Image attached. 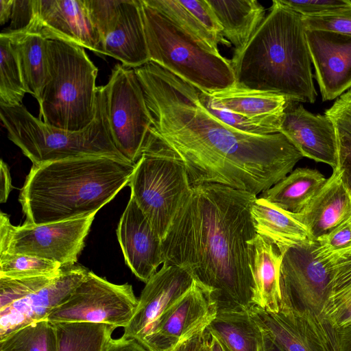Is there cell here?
Wrapping results in <instances>:
<instances>
[{
  "label": "cell",
  "mask_w": 351,
  "mask_h": 351,
  "mask_svg": "<svg viewBox=\"0 0 351 351\" xmlns=\"http://www.w3.org/2000/svg\"><path fill=\"white\" fill-rule=\"evenodd\" d=\"M337 132L339 145L337 169L343 184L351 195V135L337 128Z\"/></svg>",
  "instance_id": "obj_42"
},
{
  "label": "cell",
  "mask_w": 351,
  "mask_h": 351,
  "mask_svg": "<svg viewBox=\"0 0 351 351\" xmlns=\"http://www.w3.org/2000/svg\"><path fill=\"white\" fill-rule=\"evenodd\" d=\"M117 236L125 263L146 283L163 264L162 241L130 196L119 220Z\"/></svg>",
  "instance_id": "obj_20"
},
{
  "label": "cell",
  "mask_w": 351,
  "mask_h": 351,
  "mask_svg": "<svg viewBox=\"0 0 351 351\" xmlns=\"http://www.w3.org/2000/svg\"><path fill=\"white\" fill-rule=\"evenodd\" d=\"M323 317L337 328L351 322V262L337 276Z\"/></svg>",
  "instance_id": "obj_35"
},
{
  "label": "cell",
  "mask_w": 351,
  "mask_h": 351,
  "mask_svg": "<svg viewBox=\"0 0 351 351\" xmlns=\"http://www.w3.org/2000/svg\"><path fill=\"white\" fill-rule=\"evenodd\" d=\"M102 89L112 141L122 156L136 165L147 145L153 122L134 69L117 64Z\"/></svg>",
  "instance_id": "obj_10"
},
{
  "label": "cell",
  "mask_w": 351,
  "mask_h": 351,
  "mask_svg": "<svg viewBox=\"0 0 351 351\" xmlns=\"http://www.w3.org/2000/svg\"><path fill=\"white\" fill-rule=\"evenodd\" d=\"M306 30H320L351 36V4L314 16H302Z\"/></svg>",
  "instance_id": "obj_37"
},
{
  "label": "cell",
  "mask_w": 351,
  "mask_h": 351,
  "mask_svg": "<svg viewBox=\"0 0 351 351\" xmlns=\"http://www.w3.org/2000/svg\"><path fill=\"white\" fill-rule=\"evenodd\" d=\"M315 78L322 101H331L351 89V36L306 30Z\"/></svg>",
  "instance_id": "obj_19"
},
{
  "label": "cell",
  "mask_w": 351,
  "mask_h": 351,
  "mask_svg": "<svg viewBox=\"0 0 351 351\" xmlns=\"http://www.w3.org/2000/svg\"><path fill=\"white\" fill-rule=\"evenodd\" d=\"M198 97L201 104L210 114L231 128L254 134L265 135L272 134L268 130L256 125L242 116L219 105L214 101L208 92L198 88Z\"/></svg>",
  "instance_id": "obj_38"
},
{
  "label": "cell",
  "mask_w": 351,
  "mask_h": 351,
  "mask_svg": "<svg viewBox=\"0 0 351 351\" xmlns=\"http://www.w3.org/2000/svg\"><path fill=\"white\" fill-rule=\"evenodd\" d=\"M57 351H102L116 327L86 322L53 324Z\"/></svg>",
  "instance_id": "obj_31"
},
{
  "label": "cell",
  "mask_w": 351,
  "mask_h": 351,
  "mask_svg": "<svg viewBox=\"0 0 351 351\" xmlns=\"http://www.w3.org/2000/svg\"><path fill=\"white\" fill-rule=\"evenodd\" d=\"M279 132L306 157L330 165L339 166L337 128L326 114H313L300 102L287 101Z\"/></svg>",
  "instance_id": "obj_18"
},
{
  "label": "cell",
  "mask_w": 351,
  "mask_h": 351,
  "mask_svg": "<svg viewBox=\"0 0 351 351\" xmlns=\"http://www.w3.org/2000/svg\"><path fill=\"white\" fill-rule=\"evenodd\" d=\"M302 16L274 0L247 45L230 60L238 86L313 104L317 97Z\"/></svg>",
  "instance_id": "obj_4"
},
{
  "label": "cell",
  "mask_w": 351,
  "mask_h": 351,
  "mask_svg": "<svg viewBox=\"0 0 351 351\" xmlns=\"http://www.w3.org/2000/svg\"><path fill=\"white\" fill-rule=\"evenodd\" d=\"M143 1L163 14L212 52L219 53L220 43H230L223 38L221 27L206 0Z\"/></svg>",
  "instance_id": "obj_24"
},
{
  "label": "cell",
  "mask_w": 351,
  "mask_h": 351,
  "mask_svg": "<svg viewBox=\"0 0 351 351\" xmlns=\"http://www.w3.org/2000/svg\"><path fill=\"white\" fill-rule=\"evenodd\" d=\"M265 351H283L271 339L265 335Z\"/></svg>",
  "instance_id": "obj_49"
},
{
  "label": "cell",
  "mask_w": 351,
  "mask_h": 351,
  "mask_svg": "<svg viewBox=\"0 0 351 351\" xmlns=\"http://www.w3.org/2000/svg\"><path fill=\"white\" fill-rule=\"evenodd\" d=\"M256 234L270 241L280 252L313 240L305 227L293 215L262 197H257L251 208Z\"/></svg>",
  "instance_id": "obj_27"
},
{
  "label": "cell",
  "mask_w": 351,
  "mask_h": 351,
  "mask_svg": "<svg viewBox=\"0 0 351 351\" xmlns=\"http://www.w3.org/2000/svg\"><path fill=\"white\" fill-rule=\"evenodd\" d=\"M207 329L232 351H265V335L249 309L219 311Z\"/></svg>",
  "instance_id": "obj_30"
},
{
  "label": "cell",
  "mask_w": 351,
  "mask_h": 351,
  "mask_svg": "<svg viewBox=\"0 0 351 351\" xmlns=\"http://www.w3.org/2000/svg\"><path fill=\"white\" fill-rule=\"evenodd\" d=\"M134 167L103 156L32 165L19 197L24 223L46 224L97 213L128 184Z\"/></svg>",
  "instance_id": "obj_3"
},
{
  "label": "cell",
  "mask_w": 351,
  "mask_h": 351,
  "mask_svg": "<svg viewBox=\"0 0 351 351\" xmlns=\"http://www.w3.org/2000/svg\"><path fill=\"white\" fill-rule=\"evenodd\" d=\"M281 254L280 308L324 317L337 276L351 261V249L321 254L316 251V241L311 240Z\"/></svg>",
  "instance_id": "obj_9"
},
{
  "label": "cell",
  "mask_w": 351,
  "mask_h": 351,
  "mask_svg": "<svg viewBox=\"0 0 351 351\" xmlns=\"http://www.w3.org/2000/svg\"><path fill=\"white\" fill-rule=\"evenodd\" d=\"M280 1L303 16L322 14L351 4L350 0H280Z\"/></svg>",
  "instance_id": "obj_40"
},
{
  "label": "cell",
  "mask_w": 351,
  "mask_h": 351,
  "mask_svg": "<svg viewBox=\"0 0 351 351\" xmlns=\"http://www.w3.org/2000/svg\"><path fill=\"white\" fill-rule=\"evenodd\" d=\"M0 351H57L55 326L44 319L25 326L0 340Z\"/></svg>",
  "instance_id": "obj_33"
},
{
  "label": "cell",
  "mask_w": 351,
  "mask_h": 351,
  "mask_svg": "<svg viewBox=\"0 0 351 351\" xmlns=\"http://www.w3.org/2000/svg\"><path fill=\"white\" fill-rule=\"evenodd\" d=\"M150 62L208 93L235 85L231 61L212 52L141 0Z\"/></svg>",
  "instance_id": "obj_7"
},
{
  "label": "cell",
  "mask_w": 351,
  "mask_h": 351,
  "mask_svg": "<svg viewBox=\"0 0 351 351\" xmlns=\"http://www.w3.org/2000/svg\"><path fill=\"white\" fill-rule=\"evenodd\" d=\"M340 351H351V322L337 328Z\"/></svg>",
  "instance_id": "obj_46"
},
{
  "label": "cell",
  "mask_w": 351,
  "mask_h": 351,
  "mask_svg": "<svg viewBox=\"0 0 351 351\" xmlns=\"http://www.w3.org/2000/svg\"><path fill=\"white\" fill-rule=\"evenodd\" d=\"M1 32L11 39L15 48L27 93L39 104L49 80V40L38 33L27 31Z\"/></svg>",
  "instance_id": "obj_28"
},
{
  "label": "cell",
  "mask_w": 351,
  "mask_h": 351,
  "mask_svg": "<svg viewBox=\"0 0 351 351\" xmlns=\"http://www.w3.org/2000/svg\"><path fill=\"white\" fill-rule=\"evenodd\" d=\"M181 343L178 345H177L173 350H171V351H182V348H183V343Z\"/></svg>",
  "instance_id": "obj_50"
},
{
  "label": "cell",
  "mask_w": 351,
  "mask_h": 351,
  "mask_svg": "<svg viewBox=\"0 0 351 351\" xmlns=\"http://www.w3.org/2000/svg\"><path fill=\"white\" fill-rule=\"evenodd\" d=\"M89 270L80 265H64L49 284L0 306V340L29 324L47 319L86 278Z\"/></svg>",
  "instance_id": "obj_15"
},
{
  "label": "cell",
  "mask_w": 351,
  "mask_h": 351,
  "mask_svg": "<svg viewBox=\"0 0 351 351\" xmlns=\"http://www.w3.org/2000/svg\"><path fill=\"white\" fill-rule=\"evenodd\" d=\"M318 170L297 168L261 193V197L291 213L303 210L326 182Z\"/></svg>",
  "instance_id": "obj_29"
},
{
  "label": "cell",
  "mask_w": 351,
  "mask_h": 351,
  "mask_svg": "<svg viewBox=\"0 0 351 351\" xmlns=\"http://www.w3.org/2000/svg\"><path fill=\"white\" fill-rule=\"evenodd\" d=\"M48 62L39 119L69 131L85 129L96 114L97 68L84 47L57 40H48Z\"/></svg>",
  "instance_id": "obj_6"
},
{
  "label": "cell",
  "mask_w": 351,
  "mask_h": 351,
  "mask_svg": "<svg viewBox=\"0 0 351 351\" xmlns=\"http://www.w3.org/2000/svg\"><path fill=\"white\" fill-rule=\"evenodd\" d=\"M249 312L283 351H340L337 328L322 317L287 308L274 313L255 306Z\"/></svg>",
  "instance_id": "obj_13"
},
{
  "label": "cell",
  "mask_w": 351,
  "mask_h": 351,
  "mask_svg": "<svg viewBox=\"0 0 351 351\" xmlns=\"http://www.w3.org/2000/svg\"><path fill=\"white\" fill-rule=\"evenodd\" d=\"M0 202H6L12 189V178L8 165L3 160L0 162Z\"/></svg>",
  "instance_id": "obj_44"
},
{
  "label": "cell",
  "mask_w": 351,
  "mask_h": 351,
  "mask_svg": "<svg viewBox=\"0 0 351 351\" xmlns=\"http://www.w3.org/2000/svg\"><path fill=\"white\" fill-rule=\"evenodd\" d=\"M46 224L11 223L0 214V252L25 254L53 261L62 266L76 264L95 215Z\"/></svg>",
  "instance_id": "obj_11"
},
{
  "label": "cell",
  "mask_w": 351,
  "mask_h": 351,
  "mask_svg": "<svg viewBox=\"0 0 351 351\" xmlns=\"http://www.w3.org/2000/svg\"><path fill=\"white\" fill-rule=\"evenodd\" d=\"M128 185L130 196L162 241L192 185L180 158L152 130Z\"/></svg>",
  "instance_id": "obj_8"
},
{
  "label": "cell",
  "mask_w": 351,
  "mask_h": 351,
  "mask_svg": "<svg viewBox=\"0 0 351 351\" xmlns=\"http://www.w3.org/2000/svg\"><path fill=\"white\" fill-rule=\"evenodd\" d=\"M208 93L215 102L253 124L279 132L288 101L284 96L237 84Z\"/></svg>",
  "instance_id": "obj_23"
},
{
  "label": "cell",
  "mask_w": 351,
  "mask_h": 351,
  "mask_svg": "<svg viewBox=\"0 0 351 351\" xmlns=\"http://www.w3.org/2000/svg\"><path fill=\"white\" fill-rule=\"evenodd\" d=\"M102 54L133 69L150 62L141 0H123L119 19L102 41Z\"/></svg>",
  "instance_id": "obj_22"
},
{
  "label": "cell",
  "mask_w": 351,
  "mask_h": 351,
  "mask_svg": "<svg viewBox=\"0 0 351 351\" xmlns=\"http://www.w3.org/2000/svg\"><path fill=\"white\" fill-rule=\"evenodd\" d=\"M193 281L192 276L184 269L163 263L145 283L136 311L123 328V337L141 342L190 288Z\"/></svg>",
  "instance_id": "obj_16"
},
{
  "label": "cell",
  "mask_w": 351,
  "mask_h": 351,
  "mask_svg": "<svg viewBox=\"0 0 351 351\" xmlns=\"http://www.w3.org/2000/svg\"><path fill=\"white\" fill-rule=\"evenodd\" d=\"M293 217L306 229L316 241L351 217V195L343 184L339 171L332 175L306 206Z\"/></svg>",
  "instance_id": "obj_21"
},
{
  "label": "cell",
  "mask_w": 351,
  "mask_h": 351,
  "mask_svg": "<svg viewBox=\"0 0 351 351\" xmlns=\"http://www.w3.org/2000/svg\"><path fill=\"white\" fill-rule=\"evenodd\" d=\"M14 0H0V24L3 25L11 18Z\"/></svg>",
  "instance_id": "obj_48"
},
{
  "label": "cell",
  "mask_w": 351,
  "mask_h": 351,
  "mask_svg": "<svg viewBox=\"0 0 351 351\" xmlns=\"http://www.w3.org/2000/svg\"><path fill=\"white\" fill-rule=\"evenodd\" d=\"M249 245L253 279L252 306L267 312L278 313L281 303L282 254L270 241L258 234L249 241Z\"/></svg>",
  "instance_id": "obj_25"
},
{
  "label": "cell",
  "mask_w": 351,
  "mask_h": 351,
  "mask_svg": "<svg viewBox=\"0 0 351 351\" xmlns=\"http://www.w3.org/2000/svg\"><path fill=\"white\" fill-rule=\"evenodd\" d=\"M35 0H14L11 23L6 31L21 32L27 29L34 17Z\"/></svg>",
  "instance_id": "obj_41"
},
{
  "label": "cell",
  "mask_w": 351,
  "mask_h": 351,
  "mask_svg": "<svg viewBox=\"0 0 351 351\" xmlns=\"http://www.w3.org/2000/svg\"><path fill=\"white\" fill-rule=\"evenodd\" d=\"M138 298L128 283L114 284L89 271L69 298L47 317L52 324L86 322L125 328Z\"/></svg>",
  "instance_id": "obj_12"
},
{
  "label": "cell",
  "mask_w": 351,
  "mask_h": 351,
  "mask_svg": "<svg viewBox=\"0 0 351 351\" xmlns=\"http://www.w3.org/2000/svg\"><path fill=\"white\" fill-rule=\"evenodd\" d=\"M123 0H85L90 21L102 41L114 28L120 14Z\"/></svg>",
  "instance_id": "obj_36"
},
{
  "label": "cell",
  "mask_w": 351,
  "mask_h": 351,
  "mask_svg": "<svg viewBox=\"0 0 351 351\" xmlns=\"http://www.w3.org/2000/svg\"><path fill=\"white\" fill-rule=\"evenodd\" d=\"M351 249V217L316 240V251L328 254Z\"/></svg>",
  "instance_id": "obj_39"
},
{
  "label": "cell",
  "mask_w": 351,
  "mask_h": 351,
  "mask_svg": "<svg viewBox=\"0 0 351 351\" xmlns=\"http://www.w3.org/2000/svg\"><path fill=\"white\" fill-rule=\"evenodd\" d=\"M102 351H149L141 342L135 339L124 337H112L106 343Z\"/></svg>",
  "instance_id": "obj_43"
},
{
  "label": "cell",
  "mask_w": 351,
  "mask_h": 351,
  "mask_svg": "<svg viewBox=\"0 0 351 351\" xmlns=\"http://www.w3.org/2000/svg\"><path fill=\"white\" fill-rule=\"evenodd\" d=\"M0 106L21 105L27 93L16 51L11 39L0 34Z\"/></svg>",
  "instance_id": "obj_32"
},
{
  "label": "cell",
  "mask_w": 351,
  "mask_h": 351,
  "mask_svg": "<svg viewBox=\"0 0 351 351\" xmlns=\"http://www.w3.org/2000/svg\"><path fill=\"white\" fill-rule=\"evenodd\" d=\"M24 31L102 54L101 38L90 21L85 0H35L33 21Z\"/></svg>",
  "instance_id": "obj_17"
},
{
  "label": "cell",
  "mask_w": 351,
  "mask_h": 351,
  "mask_svg": "<svg viewBox=\"0 0 351 351\" xmlns=\"http://www.w3.org/2000/svg\"><path fill=\"white\" fill-rule=\"evenodd\" d=\"M0 117L8 138L33 165L87 156L108 157L132 164L117 150L111 138L102 86H97L95 119L80 131H69L46 124L33 116L23 104L0 106Z\"/></svg>",
  "instance_id": "obj_5"
},
{
  "label": "cell",
  "mask_w": 351,
  "mask_h": 351,
  "mask_svg": "<svg viewBox=\"0 0 351 351\" xmlns=\"http://www.w3.org/2000/svg\"><path fill=\"white\" fill-rule=\"evenodd\" d=\"M217 312L210 291L193 280L190 288L141 343L149 351H171L204 332Z\"/></svg>",
  "instance_id": "obj_14"
},
{
  "label": "cell",
  "mask_w": 351,
  "mask_h": 351,
  "mask_svg": "<svg viewBox=\"0 0 351 351\" xmlns=\"http://www.w3.org/2000/svg\"><path fill=\"white\" fill-rule=\"evenodd\" d=\"M222 29V34L239 53L265 18L263 6L256 0H206Z\"/></svg>",
  "instance_id": "obj_26"
},
{
  "label": "cell",
  "mask_w": 351,
  "mask_h": 351,
  "mask_svg": "<svg viewBox=\"0 0 351 351\" xmlns=\"http://www.w3.org/2000/svg\"><path fill=\"white\" fill-rule=\"evenodd\" d=\"M256 198L218 184L192 186L162 240L163 263L190 273L218 311L252 306L249 241L257 234L251 215Z\"/></svg>",
  "instance_id": "obj_2"
},
{
  "label": "cell",
  "mask_w": 351,
  "mask_h": 351,
  "mask_svg": "<svg viewBox=\"0 0 351 351\" xmlns=\"http://www.w3.org/2000/svg\"><path fill=\"white\" fill-rule=\"evenodd\" d=\"M182 351H209L207 329L183 343Z\"/></svg>",
  "instance_id": "obj_45"
},
{
  "label": "cell",
  "mask_w": 351,
  "mask_h": 351,
  "mask_svg": "<svg viewBox=\"0 0 351 351\" xmlns=\"http://www.w3.org/2000/svg\"><path fill=\"white\" fill-rule=\"evenodd\" d=\"M62 265L53 261L25 254L0 252V278H23L58 274Z\"/></svg>",
  "instance_id": "obj_34"
},
{
  "label": "cell",
  "mask_w": 351,
  "mask_h": 351,
  "mask_svg": "<svg viewBox=\"0 0 351 351\" xmlns=\"http://www.w3.org/2000/svg\"><path fill=\"white\" fill-rule=\"evenodd\" d=\"M152 132L183 162L192 186L218 184L258 195L293 171L303 156L282 133L235 130L201 104L198 88L149 62L134 69Z\"/></svg>",
  "instance_id": "obj_1"
},
{
  "label": "cell",
  "mask_w": 351,
  "mask_h": 351,
  "mask_svg": "<svg viewBox=\"0 0 351 351\" xmlns=\"http://www.w3.org/2000/svg\"><path fill=\"white\" fill-rule=\"evenodd\" d=\"M208 330L209 351H232L226 344L215 334Z\"/></svg>",
  "instance_id": "obj_47"
}]
</instances>
